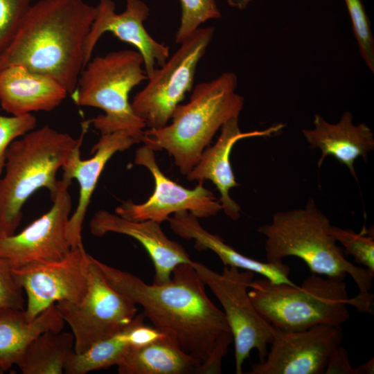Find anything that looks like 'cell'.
Segmentation results:
<instances>
[{
  "instance_id": "cell-1",
  "label": "cell",
  "mask_w": 374,
  "mask_h": 374,
  "mask_svg": "<svg viewBox=\"0 0 374 374\" xmlns=\"http://www.w3.org/2000/svg\"><path fill=\"white\" fill-rule=\"evenodd\" d=\"M96 262L108 283L141 305L155 328L200 364L202 374L222 373L232 334L192 262L178 265L166 283L148 284L130 272Z\"/></svg>"
},
{
  "instance_id": "cell-2",
  "label": "cell",
  "mask_w": 374,
  "mask_h": 374,
  "mask_svg": "<svg viewBox=\"0 0 374 374\" xmlns=\"http://www.w3.org/2000/svg\"><path fill=\"white\" fill-rule=\"evenodd\" d=\"M96 14V7L84 0H40L32 4L0 53V69L22 65L54 78L71 95L84 67V42Z\"/></svg>"
},
{
  "instance_id": "cell-3",
  "label": "cell",
  "mask_w": 374,
  "mask_h": 374,
  "mask_svg": "<svg viewBox=\"0 0 374 374\" xmlns=\"http://www.w3.org/2000/svg\"><path fill=\"white\" fill-rule=\"evenodd\" d=\"M330 221L310 198L303 208L274 214L270 223L258 228L265 236L267 261L277 262L288 256L301 259L312 274L345 278L349 274L358 294L349 305L358 312L373 313L371 293L374 273L348 260L330 233Z\"/></svg>"
},
{
  "instance_id": "cell-4",
  "label": "cell",
  "mask_w": 374,
  "mask_h": 374,
  "mask_svg": "<svg viewBox=\"0 0 374 374\" xmlns=\"http://www.w3.org/2000/svg\"><path fill=\"white\" fill-rule=\"evenodd\" d=\"M238 77L231 71L197 84L190 100L176 107L171 123L144 131L141 142L154 151L166 150L186 175L217 130L230 118L239 116L244 99L236 93Z\"/></svg>"
},
{
  "instance_id": "cell-5",
  "label": "cell",
  "mask_w": 374,
  "mask_h": 374,
  "mask_svg": "<svg viewBox=\"0 0 374 374\" xmlns=\"http://www.w3.org/2000/svg\"><path fill=\"white\" fill-rule=\"evenodd\" d=\"M90 120L82 123L78 139L46 125L33 130L10 145L5 173L0 177V237L15 233L22 208L37 190L45 188L51 199L58 188L56 175L72 152L82 143Z\"/></svg>"
},
{
  "instance_id": "cell-6",
  "label": "cell",
  "mask_w": 374,
  "mask_h": 374,
  "mask_svg": "<svg viewBox=\"0 0 374 374\" xmlns=\"http://www.w3.org/2000/svg\"><path fill=\"white\" fill-rule=\"evenodd\" d=\"M345 278L311 274L301 285L253 280L248 295L260 314L284 331L318 325L341 326L350 319Z\"/></svg>"
},
{
  "instance_id": "cell-7",
  "label": "cell",
  "mask_w": 374,
  "mask_h": 374,
  "mask_svg": "<svg viewBox=\"0 0 374 374\" xmlns=\"http://www.w3.org/2000/svg\"><path fill=\"white\" fill-rule=\"evenodd\" d=\"M83 69L71 94L74 103L103 110L90 120L101 135L123 130L141 142L146 125L129 101L132 89L148 80L141 55L133 50L112 51L91 59Z\"/></svg>"
},
{
  "instance_id": "cell-8",
  "label": "cell",
  "mask_w": 374,
  "mask_h": 374,
  "mask_svg": "<svg viewBox=\"0 0 374 374\" xmlns=\"http://www.w3.org/2000/svg\"><path fill=\"white\" fill-rule=\"evenodd\" d=\"M192 265L223 308L234 344L235 373H242L243 364L253 349L258 351L259 362L264 361L274 327L260 314L248 295L254 273L224 266L219 274L193 260Z\"/></svg>"
},
{
  "instance_id": "cell-9",
  "label": "cell",
  "mask_w": 374,
  "mask_h": 374,
  "mask_svg": "<svg viewBox=\"0 0 374 374\" xmlns=\"http://www.w3.org/2000/svg\"><path fill=\"white\" fill-rule=\"evenodd\" d=\"M215 33L213 27H199L148 78L146 85L131 103L134 114L149 129L168 125L176 107L193 89L195 71Z\"/></svg>"
},
{
  "instance_id": "cell-10",
  "label": "cell",
  "mask_w": 374,
  "mask_h": 374,
  "mask_svg": "<svg viewBox=\"0 0 374 374\" xmlns=\"http://www.w3.org/2000/svg\"><path fill=\"white\" fill-rule=\"evenodd\" d=\"M88 289L78 302L60 301L55 305L74 337V352L80 354L131 323L136 305L107 281L96 259L90 255Z\"/></svg>"
},
{
  "instance_id": "cell-11",
  "label": "cell",
  "mask_w": 374,
  "mask_h": 374,
  "mask_svg": "<svg viewBox=\"0 0 374 374\" xmlns=\"http://www.w3.org/2000/svg\"><path fill=\"white\" fill-rule=\"evenodd\" d=\"M89 256L80 244L59 260L12 268L15 280L26 294L24 311L29 320L57 302H78L84 296Z\"/></svg>"
},
{
  "instance_id": "cell-12",
  "label": "cell",
  "mask_w": 374,
  "mask_h": 374,
  "mask_svg": "<svg viewBox=\"0 0 374 374\" xmlns=\"http://www.w3.org/2000/svg\"><path fill=\"white\" fill-rule=\"evenodd\" d=\"M134 163L151 172L154 190L143 203L129 199L115 209V213L132 221L152 220L159 223L168 220L170 215L186 211L197 218L216 215L222 207L213 192L198 182L193 189H188L166 177L159 167L154 151L143 145L136 151Z\"/></svg>"
},
{
  "instance_id": "cell-13",
  "label": "cell",
  "mask_w": 374,
  "mask_h": 374,
  "mask_svg": "<svg viewBox=\"0 0 374 374\" xmlns=\"http://www.w3.org/2000/svg\"><path fill=\"white\" fill-rule=\"evenodd\" d=\"M71 184L59 180L48 212L19 233L0 237V258L12 268H19L35 262L59 260L71 250L67 237L72 208Z\"/></svg>"
},
{
  "instance_id": "cell-14",
  "label": "cell",
  "mask_w": 374,
  "mask_h": 374,
  "mask_svg": "<svg viewBox=\"0 0 374 374\" xmlns=\"http://www.w3.org/2000/svg\"><path fill=\"white\" fill-rule=\"evenodd\" d=\"M342 339L340 326L318 325L298 331L274 327L265 359L252 364L247 373L324 374L331 353Z\"/></svg>"
},
{
  "instance_id": "cell-15",
  "label": "cell",
  "mask_w": 374,
  "mask_h": 374,
  "mask_svg": "<svg viewBox=\"0 0 374 374\" xmlns=\"http://www.w3.org/2000/svg\"><path fill=\"white\" fill-rule=\"evenodd\" d=\"M96 8V14L84 42V66L91 59L100 37L107 32L112 33L121 41L136 48L143 57L148 78L157 64L161 66L168 59L169 47L154 39L144 26L150 12L144 1L125 0V9L121 13L116 12L113 0H98Z\"/></svg>"
},
{
  "instance_id": "cell-16",
  "label": "cell",
  "mask_w": 374,
  "mask_h": 374,
  "mask_svg": "<svg viewBox=\"0 0 374 374\" xmlns=\"http://www.w3.org/2000/svg\"><path fill=\"white\" fill-rule=\"evenodd\" d=\"M141 142L126 131H116L101 135L93 146V156L88 159L80 157L82 143L76 146L62 166V179L79 184V197L74 213L67 226V237L71 247L82 244V229L88 206L99 177L108 161L118 152L129 149Z\"/></svg>"
},
{
  "instance_id": "cell-17",
  "label": "cell",
  "mask_w": 374,
  "mask_h": 374,
  "mask_svg": "<svg viewBox=\"0 0 374 374\" xmlns=\"http://www.w3.org/2000/svg\"><path fill=\"white\" fill-rule=\"evenodd\" d=\"M91 234L101 237L108 233L128 235L136 240L150 256L154 267L153 283L161 284L170 280L173 269L179 264L191 263L185 248L169 239L160 223L152 220L132 221L116 213L98 211L89 222Z\"/></svg>"
},
{
  "instance_id": "cell-18",
  "label": "cell",
  "mask_w": 374,
  "mask_h": 374,
  "mask_svg": "<svg viewBox=\"0 0 374 374\" xmlns=\"http://www.w3.org/2000/svg\"><path fill=\"white\" fill-rule=\"evenodd\" d=\"M283 123L273 125L262 130L242 132L238 117L228 120L221 127V133L215 143L207 147L194 168L186 175L189 181L204 182L210 180L218 190L222 210L233 220L240 217V206L229 195L231 188L237 187L230 163V154L233 145L238 141L251 137H270L281 131Z\"/></svg>"
},
{
  "instance_id": "cell-19",
  "label": "cell",
  "mask_w": 374,
  "mask_h": 374,
  "mask_svg": "<svg viewBox=\"0 0 374 374\" xmlns=\"http://www.w3.org/2000/svg\"><path fill=\"white\" fill-rule=\"evenodd\" d=\"M313 124V129H303L301 132L310 149L321 150L318 166L321 167L327 157L332 156L347 167L357 181L354 163L359 157L366 162L368 153L373 150L372 130L365 123L354 125L349 111H346L337 123H330L316 114Z\"/></svg>"
},
{
  "instance_id": "cell-20",
  "label": "cell",
  "mask_w": 374,
  "mask_h": 374,
  "mask_svg": "<svg viewBox=\"0 0 374 374\" xmlns=\"http://www.w3.org/2000/svg\"><path fill=\"white\" fill-rule=\"evenodd\" d=\"M67 93L54 78L22 65L0 69V104L12 116L51 111L60 105Z\"/></svg>"
},
{
  "instance_id": "cell-21",
  "label": "cell",
  "mask_w": 374,
  "mask_h": 374,
  "mask_svg": "<svg viewBox=\"0 0 374 374\" xmlns=\"http://www.w3.org/2000/svg\"><path fill=\"white\" fill-rule=\"evenodd\" d=\"M168 221L175 234L184 239L194 240V247L197 251H212L224 266L257 273L274 283L296 285L290 278L291 270L288 265L283 261L262 262L243 255L226 244L219 235L206 230L198 218L188 211L175 213Z\"/></svg>"
},
{
  "instance_id": "cell-22",
  "label": "cell",
  "mask_w": 374,
  "mask_h": 374,
  "mask_svg": "<svg viewBox=\"0 0 374 374\" xmlns=\"http://www.w3.org/2000/svg\"><path fill=\"white\" fill-rule=\"evenodd\" d=\"M64 323L55 304L33 320L24 309L0 308V374L17 364L33 339L48 330H62Z\"/></svg>"
},
{
  "instance_id": "cell-23",
  "label": "cell",
  "mask_w": 374,
  "mask_h": 374,
  "mask_svg": "<svg viewBox=\"0 0 374 374\" xmlns=\"http://www.w3.org/2000/svg\"><path fill=\"white\" fill-rule=\"evenodd\" d=\"M117 367L119 374H202L200 364L166 336L130 347Z\"/></svg>"
},
{
  "instance_id": "cell-24",
  "label": "cell",
  "mask_w": 374,
  "mask_h": 374,
  "mask_svg": "<svg viewBox=\"0 0 374 374\" xmlns=\"http://www.w3.org/2000/svg\"><path fill=\"white\" fill-rule=\"evenodd\" d=\"M73 348L72 332L48 330L30 342L16 365L23 374H61Z\"/></svg>"
},
{
  "instance_id": "cell-25",
  "label": "cell",
  "mask_w": 374,
  "mask_h": 374,
  "mask_svg": "<svg viewBox=\"0 0 374 374\" xmlns=\"http://www.w3.org/2000/svg\"><path fill=\"white\" fill-rule=\"evenodd\" d=\"M129 326L112 336L96 343L82 353L78 354L73 350L67 359L64 373L86 374L117 366L127 350L132 347L129 335Z\"/></svg>"
},
{
  "instance_id": "cell-26",
  "label": "cell",
  "mask_w": 374,
  "mask_h": 374,
  "mask_svg": "<svg viewBox=\"0 0 374 374\" xmlns=\"http://www.w3.org/2000/svg\"><path fill=\"white\" fill-rule=\"evenodd\" d=\"M181 17L175 42L181 43L200 26L222 17L215 0H179Z\"/></svg>"
},
{
  "instance_id": "cell-27",
  "label": "cell",
  "mask_w": 374,
  "mask_h": 374,
  "mask_svg": "<svg viewBox=\"0 0 374 374\" xmlns=\"http://www.w3.org/2000/svg\"><path fill=\"white\" fill-rule=\"evenodd\" d=\"M330 233L342 244L345 252L353 256L355 260L374 273L373 232L364 229L356 233L351 229H341L331 225Z\"/></svg>"
},
{
  "instance_id": "cell-28",
  "label": "cell",
  "mask_w": 374,
  "mask_h": 374,
  "mask_svg": "<svg viewBox=\"0 0 374 374\" xmlns=\"http://www.w3.org/2000/svg\"><path fill=\"white\" fill-rule=\"evenodd\" d=\"M348 11L354 36L361 57L374 73V37L371 23L362 0H344Z\"/></svg>"
},
{
  "instance_id": "cell-29",
  "label": "cell",
  "mask_w": 374,
  "mask_h": 374,
  "mask_svg": "<svg viewBox=\"0 0 374 374\" xmlns=\"http://www.w3.org/2000/svg\"><path fill=\"white\" fill-rule=\"evenodd\" d=\"M32 0H0V53L10 43L25 15L31 6Z\"/></svg>"
},
{
  "instance_id": "cell-30",
  "label": "cell",
  "mask_w": 374,
  "mask_h": 374,
  "mask_svg": "<svg viewBox=\"0 0 374 374\" xmlns=\"http://www.w3.org/2000/svg\"><path fill=\"white\" fill-rule=\"evenodd\" d=\"M37 118L31 114L6 116L0 114V177L4 170L7 150L13 141L34 130Z\"/></svg>"
},
{
  "instance_id": "cell-31",
  "label": "cell",
  "mask_w": 374,
  "mask_h": 374,
  "mask_svg": "<svg viewBox=\"0 0 374 374\" xmlns=\"http://www.w3.org/2000/svg\"><path fill=\"white\" fill-rule=\"evenodd\" d=\"M5 308L24 310L25 300L23 289L14 278L12 267L0 258V308Z\"/></svg>"
},
{
  "instance_id": "cell-32",
  "label": "cell",
  "mask_w": 374,
  "mask_h": 374,
  "mask_svg": "<svg viewBox=\"0 0 374 374\" xmlns=\"http://www.w3.org/2000/svg\"><path fill=\"white\" fill-rule=\"evenodd\" d=\"M324 374H355L348 351L341 345L331 353Z\"/></svg>"
},
{
  "instance_id": "cell-33",
  "label": "cell",
  "mask_w": 374,
  "mask_h": 374,
  "mask_svg": "<svg viewBox=\"0 0 374 374\" xmlns=\"http://www.w3.org/2000/svg\"><path fill=\"white\" fill-rule=\"evenodd\" d=\"M373 358L355 368V374H373L374 372Z\"/></svg>"
},
{
  "instance_id": "cell-34",
  "label": "cell",
  "mask_w": 374,
  "mask_h": 374,
  "mask_svg": "<svg viewBox=\"0 0 374 374\" xmlns=\"http://www.w3.org/2000/svg\"><path fill=\"white\" fill-rule=\"evenodd\" d=\"M228 4L236 9L244 10L253 0H226Z\"/></svg>"
}]
</instances>
